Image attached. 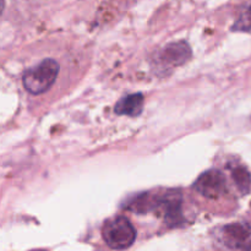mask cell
<instances>
[{
  "mask_svg": "<svg viewBox=\"0 0 251 251\" xmlns=\"http://www.w3.org/2000/svg\"><path fill=\"white\" fill-rule=\"evenodd\" d=\"M58 74L59 64L54 59H44L25 71L22 83L31 95H42L53 86Z\"/></svg>",
  "mask_w": 251,
  "mask_h": 251,
  "instance_id": "cell-1",
  "label": "cell"
},
{
  "mask_svg": "<svg viewBox=\"0 0 251 251\" xmlns=\"http://www.w3.org/2000/svg\"><path fill=\"white\" fill-rule=\"evenodd\" d=\"M102 238L110 249L126 250L136 240V230L127 218L118 216L104 223Z\"/></svg>",
  "mask_w": 251,
  "mask_h": 251,
  "instance_id": "cell-2",
  "label": "cell"
},
{
  "mask_svg": "<svg viewBox=\"0 0 251 251\" xmlns=\"http://www.w3.org/2000/svg\"><path fill=\"white\" fill-rule=\"evenodd\" d=\"M194 189L205 198L217 199L227 191V180L221 171L210 169L199 176Z\"/></svg>",
  "mask_w": 251,
  "mask_h": 251,
  "instance_id": "cell-3",
  "label": "cell"
},
{
  "mask_svg": "<svg viewBox=\"0 0 251 251\" xmlns=\"http://www.w3.org/2000/svg\"><path fill=\"white\" fill-rule=\"evenodd\" d=\"M225 244L233 251H251V226L233 223L223 229Z\"/></svg>",
  "mask_w": 251,
  "mask_h": 251,
  "instance_id": "cell-4",
  "label": "cell"
},
{
  "mask_svg": "<svg viewBox=\"0 0 251 251\" xmlns=\"http://www.w3.org/2000/svg\"><path fill=\"white\" fill-rule=\"evenodd\" d=\"M190 47L185 42H176L167 46L159 54V60L163 65L167 66H179L183 65L190 58Z\"/></svg>",
  "mask_w": 251,
  "mask_h": 251,
  "instance_id": "cell-5",
  "label": "cell"
},
{
  "mask_svg": "<svg viewBox=\"0 0 251 251\" xmlns=\"http://www.w3.org/2000/svg\"><path fill=\"white\" fill-rule=\"evenodd\" d=\"M145 98L141 93H132L125 96L115 104L114 112L118 115H129V117H137L144 110Z\"/></svg>",
  "mask_w": 251,
  "mask_h": 251,
  "instance_id": "cell-6",
  "label": "cell"
},
{
  "mask_svg": "<svg viewBox=\"0 0 251 251\" xmlns=\"http://www.w3.org/2000/svg\"><path fill=\"white\" fill-rule=\"evenodd\" d=\"M233 178H234L235 183L238 184L240 190L243 193H248L251 185V176L249 172L245 168H242V167H238L233 171Z\"/></svg>",
  "mask_w": 251,
  "mask_h": 251,
  "instance_id": "cell-7",
  "label": "cell"
},
{
  "mask_svg": "<svg viewBox=\"0 0 251 251\" xmlns=\"http://www.w3.org/2000/svg\"><path fill=\"white\" fill-rule=\"evenodd\" d=\"M233 31H251V5L233 26Z\"/></svg>",
  "mask_w": 251,
  "mask_h": 251,
  "instance_id": "cell-8",
  "label": "cell"
},
{
  "mask_svg": "<svg viewBox=\"0 0 251 251\" xmlns=\"http://www.w3.org/2000/svg\"><path fill=\"white\" fill-rule=\"evenodd\" d=\"M33 251H47V250H33Z\"/></svg>",
  "mask_w": 251,
  "mask_h": 251,
  "instance_id": "cell-9",
  "label": "cell"
}]
</instances>
